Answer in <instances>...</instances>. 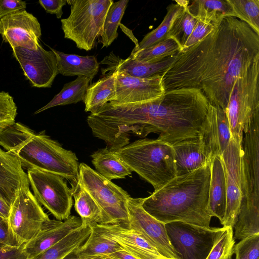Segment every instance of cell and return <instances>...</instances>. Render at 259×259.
Listing matches in <instances>:
<instances>
[{
    "instance_id": "cell-19",
    "label": "cell",
    "mask_w": 259,
    "mask_h": 259,
    "mask_svg": "<svg viewBox=\"0 0 259 259\" xmlns=\"http://www.w3.org/2000/svg\"><path fill=\"white\" fill-rule=\"evenodd\" d=\"M104 237L117 243L122 250L137 259H167L135 230L119 225L95 224L91 226Z\"/></svg>"
},
{
    "instance_id": "cell-23",
    "label": "cell",
    "mask_w": 259,
    "mask_h": 259,
    "mask_svg": "<svg viewBox=\"0 0 259 259\" xmlns=\"http://www.w3.org/2000/svg\"><path fill=\"white\" fill-rule=\"evenodd\" d=\"M209 208L212 217L222 225L227 204V187L224 165L221 156H215L210 162Z\"/></svg>"
},
{
    "instance_id": "cell-25",
    "label": "cell",
    "mask_w": 259,
    "mask_h": 259,
    "mask_svg": "<svg viewBox=\"0 0 259 259\" xmlns=\"http://www.w3.org/2000/svg\"><path fill=\"white\" fill-rule=\"evenodd\" d=\"M110 70L109 74L89 86L82 101L85 111L95 113L113 99L116 90L115 74L114 70Z\"/></svg>"
},
{
    "instance_id": "cell-45",
    "label": "cell",
    "mask_w": 259,
    "mask_h": 259,
    "mask_svg": "<svg viewBox=\"0 0 259 259\" xmlns=\"http://www.w3.org/2000/svg\"><path fill=\"white\" fill-rule=\"evenodd\" d=\"M38 3L47 13L55 14L59 19L63 14L62 9L67 4V0L39 1Z\"/></svg>"
},
{
    "instance_id": "cell-39",
    "label": "cell",
    "mask_w": 259,
    "mask_h": 259,
    "mask_svg": "<svg viewBox=\"0 0 259 259\" xmlns=\"http://www.w3.org/2000/svg\"><path fill=\"white\" fill-rule=\"evenodd\" d=\"M235 243L233 228L227 227L206 259H231Z\"/></svg>"
},
{
    "instance_id": "cell-33",
    "label": "cell",
    "mask_w": 259,
    "mask_h": 259,
    "mask_svg": "<svg viewBox=\"0 0 259 259\" xmlns=\"http://www.w3.org/2000/svg\"><path fill=\"white\" fill-rule=\"evenodd\" d=\"M72 195L75 201L74 208L80 216L81 225L92 226L101 224L102 211L91 195L78 184L72 190Z\"/></svg>"
},
{
    "instance_id": "cell-36",
    "label": "cell",
    "mask_w": 259,
    "mask_h": 259,
    "mask_svg": "<svg viewBox=\"0 0 259 259\" xmlns=\"http://www.w3.org/2000/svg\"><path fill=\"white\" fill-rule=\"evenodd\" d=\"M181 50V48L175 40L168 38L148 48L132 52L130 56L138 61L155 63L175 55Z\"/></svg>"
},
{
    "instance_id": "cell-13",
    "label": "cell",
    "mask_w": 259,
    "mask_h": 259,
    "mask_svg": "<svg viewBox=\"0 0 259 259\" xmlns=\"http://www.w3.org/2000/svg\"><path fill=\"white\" fill-rule=\"evenodd\" d=\"M143 198L131 197L127 201V227L137 232L158 252L167 259H179L168 240L165 224L158 221L143 208Z\"/></svg>"
},
{
    "instance_id": "cell-17",
    "label": "cell",
    "mask_w": 259,
    "mask_h": 259,
    "mask_svg": "<svg viewBox=\"0 0 259 259\" xmlns=\"http://www.w3.org/2000/svg\"><path fill=\"white\" fill-rule=\"evenodd\" d=\"M259 114L255 115L243 133L242 150L243 197L259 200Z\"/></svg>"
},
{
    "instance_id": "cell-40",
    "label": "cell",
    "mask_w": 259,
    "mask_h": 259,
    "mask_svg": "<svg viewBox=\"0 0 259 259\" xmlns=\"http://www.w3.org/2000/svg\"><path fill=\"white\" fill-rule=\"evenodd\" d=\"M17 107L14 98L8 92H0V136L15 123Z\"/></svg>"
},
{
    "instance_id": "cell-31",
    "label": "cell",
    "mask_w": 259,
    "mask_h": 259,
    "mask_svg": "<svg viewBox=\"0 0 259 259\" xmlns=\"http://www.w3.org/2000/svg\"><path fill=\"white\" fill-rule=\"evenodd\" d=\"M189 1H175L167 7V12L160 24L147 33L132 52H136L154 46L167 38V34L175 18L187 7Z\"/></svg>"
},
{
    "instance_id": "cell-22",
    "label": "cell",
    "mask_w": 259,
    "mask_h": 259,
    "mask_svg": "<svg viewBox=\"0 0 259 259\" xmlns=\"http://www.w3.org/2000/svg\"><path fill=\"white\" fill-rule=\"evenodd\" d=\"M176 175L190 173L212 160L206 154L199 138L183 140L172 145Z\"/></svg>"
},
{
    "instance_id": "cell-27",
    "label": "cell",
    "mask_w": 259,
    "mask_h": 259,
    "mask_svg": "<svg viewBox=\"0 0 259 259\" xmlns=\"http://www.w3.org/2000/svg\"><path fill=\"white\" fill-rule=\"evenodd\" d=\"M91 156L96 171L109 181L125 178L133 172L123 161L107 147L98 149Z\"/></svg>"
},
{
    "instance_id": "cell-2",
    "label": "cell",
    "mask_w": 259,
    "mask_h": 259,
    "mask_svg": "<svg viewBox=\"0 0 259 259\" xmlns=\"http://www.w3.org/2000/svg\"><path fill=\"white\" fill-rule=\"evenodd\" d=\"M210 162L190 173L176 176L154 190L143 198V209L164 224L181 222L210 228Z\"/></svg>"
},
{
    "instance_id": "cell-29",
    "label": "cell",
    "mask_w": 259,
    "mask_h": 259,
    "mask_svg": "<svg viewBox=\"0 0 259 259\" xmlns=\"http://www.w3.org/2000/svg\"><path fill=\"white\" fill-rule=\"evenodd\" d=\"M91 226L81 225L57 244L31 259H62L87 240Z\"/></svg>"
},
{
    "instance_id": "cell-16",
    "label": "cell",
    "mask_w": 259,
    "mask_h": 259,
    "mask_svg": "<svg viewBox=\"0 0 259 259\" xmlns=\"http://www.w3.org/2000/svg\"><path fill=\"white\" fill-rule=\"evenodd\" d=\"M0 34L12 49L37 48L41 35L37 19L25 10L10 14L0 19Z\"/></svg>"
},
{
    "instance_id": "cell-47",
    "label": "cell",
    "mask_w": 259,
    "mask_h": 259,
    "mask_svg": "<svg viewBox=\"0 0 259 259\" xmlns=\"http://www.w3.org/2000/svg\"><path fill=\"white\" fill-rule=\"evenodd\" d=\"M11 206L0 197V217L8 219L10 214Z\"/></svg>"
},
{
    "instance_id": "cell-44",
    "label": "cell",
    "mask_w": 259,
    "mask_h": 259,
    "mask_svg": "<svg viewBox=\"0 0 259 259\" xmlns=\"http://www.w3.org/2000/svg\"><path fill=\"white\" fill-rule=\"evenodd\" d=\"M26 3L20 0H0V19L14 12L24 10Z\"/></svg>"
},
{
    "instance_id": "cell-35",
    "label": "cell",
    "mask_w": 259,
    "mask_h": 259,
    "mask_svg": "<svg viewBox=\"0 0 259 259\" xmlns=\"http://www.w3.org/2000/svg\"><path fill=\"white\" fill-rule=\"evenodd\" d=\"M128 0L113 2L106 14L103 26L99 37L102 44V48L108 47L117 37V29L124 14Z\"/></svg>"
},
{
    "instance_id": "cell-38",
    "label": "cell",
    "mask_w": 259,
    "mask_h": 259,
    "mask_svg": "<svg viewBox=\"0 0 259 259\" xmlns=\"http://www.w3.org/2000/svg\"><path fill=\"white\" fill-rule=\"evenodd\" d=\"M234 17L248 24L259 34V0H228Z\"/></svg>"
},
{
    "instance_id": "cell-14",
    "label": "cell",
    "mask_w": 259,
    "mask_h": 259,
    "mask_svg": "<svg viewBox=\"0 0 259 259\" xmlns=\"http://www.w3.org/2000/svg\"><path fill=\"white\" fill-rule=\"evenodd\" d=\"M12 50L13 56L33 87H51L59 74L57 57L52 50H45L40 44L34 50L18 47Z\"/></svg>"
},
{
    "instance_id": "cell-49",
    "label": "cell",
    "mask_w": 259,
    "mask_h": 259,
    "mask_svg": "<svg viewBox=\"0 0 259 259\" xmlns=\"http://www.w3.org/2000/svg\"><path fill=\"white\" fill-rule=\"evenodd\" d=\"M109 257L112 259H137L122 250L113 253Z\"/></svg>"
},
{
    "instance_id": "cell-28",
    "label": "cell",
    "mask_w": 259,
    "mask_h": 259,
    "mask_svg": "<svg viewBox=\"0 0 259 259\" xmlns=\"http://www.w3.org/2000/svg\"><path fill=\"white\" fill-rule=\"evenodd\" d=\"M189 13L198 19L210 23L214 26L223 18L234 17L228 0H195L187 7Z\"/></svg>"
},
{
    "instance_id": "cell-37",
    "label": "cell",
    "mask_w": 259,
    "mask_h": 259,
    "mask_svg": "<svg viewBox=\"0 0 259 259\" xmlns=\"http://www.w3.org/2000/svg\"><path fill=\"white\" fill-rule=\"evenodd\" d=\"M187 6L174 20L167 36L175 40L181 50L198 20L189 13Z\"/></svg>"
},
{
    "instance_id": "cell-7",
    "label": "cell",
    "mask_w": 259,
    "mask_h": 259,
    "mask_svg": "<svg viewBox=\"0 0 259 259\" xmlns=\"http://www.w3.org/2000/svg\"><path fill=\"white\" fill-rule=\"evenodd\" d=\"M78 184L93 198L103 213L101 224L127 227L128 193L84 163H79Z\"/></svg>"
},
{
    "instance_id": "cell-4",
    "label": "cell",
    "mask_w": 259,
    "mask_h": 259,
    "mask_svg": "<svg viewBox=\"0 0 259 259\" xmlns=\"http://www.w3.org/2000/svg\"><path fill=\"white\" fill-rule=\"evenodd\" d=\"M0 146L17 157L23 169L60 176L71 183L72 190L78 186L79 163L75 153L64 148L45 131L36 133L15 122L1 134Z\"/></svg>"
},
{
    "instance_id": "cell-12",
    "label": "cell",
    "mask_w": 259,
    "mask_h": 259,
    "mask_svg": "<svg viewBox=\"0 0 259 259\" xmlns=\"http://www.w3.org/2000/svg\"><path fill=\"white\" fill-rule=\"evenodd\" d=\"M225 171L227 204L223 227L233 229L243 197L242 141L232 137L221 155Z\"/></svg>"
},
{
    "instance_id": "cell-6",
    "label": "cell",
    "mask_w": 259,
    "mask_h": 259,
    "mask_svg": "<svg viewBox=\"0 0 259 259\" xmlns=\"http://www.w3.org/2000/svg\"><path fill=\"white\" fill-rule=\"evenodd\" d=\"M113 2L112 0H67L70 5V14L61 20L64 38L74 41L79 49L92 50Z\"/></svg>"
},
{
    "instance_id": "cell-3",
    "label": "cell",
    "mask_w": 259,
    "mask_h": 259,
    "mask_svg": "<svg viewBox=\"0 0 259 259\" xmlns=\"http://www.w3.org/2000/svg\"><path fill=\"white\" fill-rule=\"evenodd\" d=\"M209 103L200 90L183 88L165 91L159 99L142 104L146 132L173 144L199 137Z\"/></svg>"
},
{
    "instance_id": "cell-50",
    "label": "cell",
    "mask_w": 259,
    "mask_h": 259,
    "mask_svg": "<svg viewBox=\"0 0 259 259\" xmlns=\"http://www.w3.org/2000/svg\"><path fill=\"white\" fill-rule=\"evenodd\" d=\"M105 259H112V258H110V257H107V258H106Z\"/></svg>"
},
{
    "instance_id": "cell-21",
    "label": "cell",
    "mask_w": 259,
    "mask_h": 259,
    "mask_svg": "<svg viewBox=\"0 0 259 259\" xmlns=\"http://www.w3.org/2000/svg\"><path fill=\"white\" fill-rule=\"evenodd\" d=\"M29 185L18 158L0 148V197L10 206L19 190Z\"/></svg>"
},
{
    "instance_id": "cell-34",
    "label": "cell",
    "mask_w": 259,
    "mask_h": 259,
    "mask_svg": "<svg viewBox=\"0 0 259 259\" xmlns=\"http://www.w3.org/2000/svg\"><path fill=\"white\" fill-rule=\"evenodd\" d=\"M122 248L115 242L106 238L91 227V232L84 243L74 250L78 255L91 256L105 255L109 257Z\"/></svg>"
},
{
    "instance_id": "cell-5",
    "label": "cell",
    "mask_w": 259,
    "mask_h": 259,
    "mask_svg": "<svg viewBox=\"0 0 259 259\" xmlns=\"http://www.w3.org/2000/svg\"><path fill=\"white\" fill-rule=\"evenodd\" d=\"M113 152L154 190L177 176L172 145L158 138L138 140Z\"/></svg>"
},
{
    "instance_id": "cell-10",
    "label": "cell",
    "mask_w": 259,
    "mask_h": 259,
    "mask_svg": "<svg viewBox=\"0 0 259 259\" xmlns=\"http://www.w3.org/2000/svg\"><path fill=\"white\" fill-rule=\"evenodd\" d=\"M27 175L33 194L59 221L67 219L73 205L72 191L64 178L58 175L37 169H29Z\"/></svg>"
},
{
    "instance_id": "cell-48",
    "label": "cell",
    "mask_w": 259,
    "mask_h": 259,
    "mask_svg": "<svg viewBox=\"0 0 259 259\" xmlns=\"http://www.w3.org/2000/svg\"><path fill=\"white\" fill-rule=\"evenodd\" d=\"M108 256L105 255H96L91 256H80L75 253L74 251L69 253L62 259H105Z\"/></svg>"
},
{
    "instance_id": "cell-26",
    "label": "cell",
    "mask_w": 259,
    "mask_h": 259,
    "mask_svg": "<svg viewBox=\"0 0 259 259\" xmlns=\"http://www.w3.org/2000/svg\"><path fill=\"white\" fill-rule=\"evenodd\" d=\"M177 54L163 60L155 63H145L136 61L131 56L125 59L114 57V63L110 68L138 78H148L156 74H163L174 63Z\"/></svg>"
},
{
    "instance_id": "cell-42",
    "label": "cell",
    "mask_w": 259,
    "mask_h": 259,
    "mask_svg": "<svg viewBox=\"0 0 259 259\" xmlns=\"http://www.w3.org/2000/svg\"><path fill=\"white\" fill-rule=\"evenodd\" d=\"M214 27L210 23L198 19L182 49L189 48L202 39L213 30Z\"/></svg>"
},
{
    "instance_id": "cell-43",
    "label": "cell",
    "mask_w": 259,
    "mask_h": 259,
    "mask_svg": "<svg viewBox=\"0 0 259 259\" xmlns=\"http://www.w3.org/2000/svg\"><path fill=\"white\" fill-rule=\"evenodd\" d=\"M25 243L11 246L0 243V259H27L24 250Z\"/></svg>"
},
{
    "instance_id": "cell-8",
    "label": "cell",
    "mask_w": 259,
    "mask_h": 259,
    "mask_svg": "<svg viewBox=\"0 0 259 259\" xmlns=\"http://www.w3.org/2000/svg\"><path fill=\"white\" fill-rule=\"evenodd\" d=\"M259 58L233 85L226 112L232 137L242 141L252 118L259 114Z\"/></svg>"
},
{
    "instance_id": "cell-9",
    "label": "cell",
    "mask_w": 259,
    "mask_h": 259,
    "mask_svg": "<svg viewBox=\"0 0 259 259\" xmlns=\"http://www.w3.org/2000/svg\"><path fill=\"white\" fill-rule=\"evenodd\" d=\"M226 228L208 229L181 222L165 224L168 240L179 259H206Z\"/></svg>"
},
{
    "instance_id": "cell-32",
    "label": "cell",
    "mask_w": 259,
    "mask_h": 259,
    "mask_svg": "<svg viewBox=\"0 0 259 259\" xmlns=\"http://www.w3.org/2000/svg\"><path fill=\"white\" fill-rule=\"evenodd\" d=\"M90 81L87 77L78 76L74 80L65 83L61 91L50 102L36 111L34 114L39 113L55 106L75 104L82 101Z\"/></svg>"
},
{
    "instance_id": "cell-11",
    "label": "cell",
    "mask_w": 259,
    "mask_h": 259,
    "mask_svg": "<svg viewBox=\"0 0 259 259\" xmlns=\"http://www.w3.org/2000/svg\"><path fill=\"white\" fill-rule=\"evenodd\" d=\"M22 187L11 205L8 223L19 245L29 241L50 219L29 188Z\"/></svg>"
},
{
    "instance_id": "cell-20",
    "label": "cell",
    "mask_w": 259,
    "mask_h": 259,
    "mask_svg": "<svg viewBox=\"0 0 259 259\" xmlns=\"http://www.w3.org/2000/svg\"><path fill=\"white\" fill-rule=\"evenodd\" d=\"M82 224L80 218L70 216L64 221H47L38 233L25 243L27 259H31L52 247Z\"/></svg>"
},
{
    "instance_id": "cell-15",
    "label": "cell",
    "mask_w": 259,
    "mask_h": 259,
    "mask_svg": "<svg viewBox=\"0 0 259 259\" xmlns=\"http://www.w3.org/2000/svg\"><path fill=\"white\" fill-rule=\"evenodd\" d=\"M116 79L115 95L110 102L118 103H139L159 99L165 93L162 74L148 78L131 76L114 69Z\"/></svg>"
},
{
    "instance_id": "cell-46",
    "label": "cell",
    "mask_w": 259,
    "mask_h": 259,
    "mask_svg": "<svg viewBox=\"0 0 259 259\" xmlns=\"http://www.w3.org/2000/svg\"><path fill=\"white\" fill-rule=\"evenodd\" d=\"M0 243L11 246H19L11 231L8 219L0 217Z\"/></svg>"
},
{
    "instance_id": "cell-30",
    "label": "cell",
    "mask_w": 259,
    "mask_h": 259,
    "mask_svg": "<svg viewBox=\"0 0 259 259\" xmlns=\"http://www.w3.org/2000/svg\"><path fill=\"white\" fill-rule=\"evenodd\" d=\"M234 228L236 239L259 234V201L242 199Z\"/></svg>"
},
{
    "instance_id": "cell-41",
    "label": "cell",
    "mask_w": 259,
    "mask_h": 259,
    "mask_svg": "<svg viewBox=\"0 0 259 259\" xmlns=\"http://www.w3.org/2000/svg\"><path fill=\"white\" fill-rule=\"evenodd\" d=\"M233 252L236 259H258L259 234L241 240L234 245Z\"/></svg>"
},
{
    "instance_id": "cell-1",
    "label": "cell",
    "mask_w": 259,
    "mask_h": 259,
    "mask_svg": "<svg viewBox=\"0 0 259 259\" xmlns=\"http://www.w3.org/2000/svg\"><path fill=\"white\" fill-rule=\"evenodd\" d=\"M259 58V34L234 17H227L202 39L181 50L162 74L165 91L200 90L209 104L226 111L236 80Z\"/></svg>"
},
{
    "instance_id": "cell-18",
    "label": "cell",
    "mask_w": 259,
    "mask_h": 259,
    "mask_svg": "<svg viewBox=\"0 0 259 259\" xmlns=\"http://www.w3.org/2000/svg\"><path fill=\"white\" fill-rule=\"evenodd\" d=\"M199 138L211 160L215 156L222 155L232 138L225 110L220 106L209 104Z\"/></svg>"
},
{
    "instance_id": "cell-24",
    "label": "cell",
    "mask_w": 259,
    "mask_h": 259,
    "mask_svg": "<svg viewBox=\"0 0 259 259\" xmlns=\"http://www.w3.org/2000/svg\"><path fill=\"white\" fill-rule=\"evenodd\" d=\"M50 48L57 57L59 73L67 76H85L91 80L98 73L99 63L95 56L68 54Z\"/></svg>"
}]
</instances>
